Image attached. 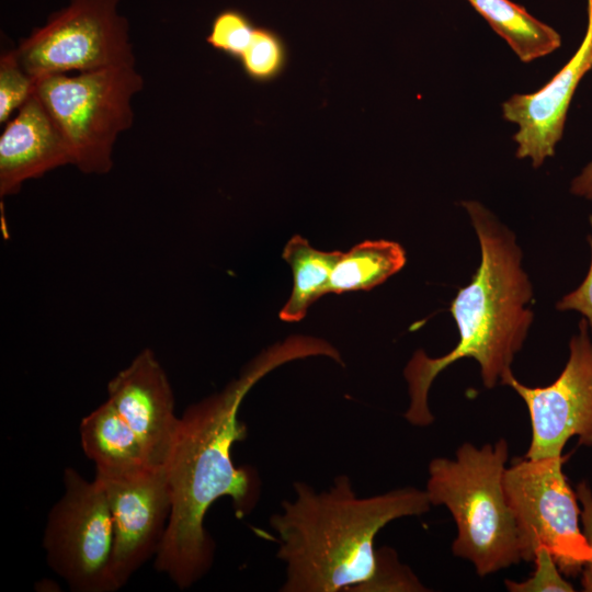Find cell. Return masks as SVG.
Returning <instances> with one entry per match:
<instances>
[{"mask_svg": "<svg viewBox=\"0 0 592 592\" xmlns=\"http://www.w3.org/2000/svg\"><path fill=\"white\" fill-rule=\"evenodd\" d=\"M339 351L323 339L291 335L252 358L219 392L186 408L179 420L164 467L171 513L155 567L180 589L192 587L210 569L215 544L204 527L209 506L229 497L236 514L250 513L260 499V478L250 466L237 467L231 452L247 436L239 408L251 388L278 366L311 356L337 358Z\"/></svg>", "mask_w": 592, "mask_h": 592, "instance_id": "obj_1", "label": "cell"}, {"mask_svg": "<svg viewBox=\"0 0 592 592\" xmlns=\"http://www.w3.org/2000/svg\"><path fill=\"white\" fill-rule=\"evenodd\" d=\"M293 487L295 498L270 517L286 570L282 592H354L375 572L378 532L432 505L425 490L412 487L361 498L348 475L322 491L304 481Z\"/></svg>", "mask_w": 592, "mask_h": 592, "instance_id": "obj_2", "label": "cell"}, {"mask_svg": "<svg viewBox=\"0 0 592 592\" xmlns=\"http://www.w3.org/2000/svg\"><path fill=\"white\" fill-rule=\"evenodd\" d=\"M481 248V262L471 282L458 291L451 314L459 331L456 346L441 357L414 352L403 375L410 402L406 420L417 426L434 421L428 395L434 378L452 363L470 357L480 366L483 385H504L511 363L521 350L533 312L525 308L532 287L521 267V251L514 236L477 202H464Z\"/></svg>", "mask_w": 592, "mask_h": 592, "instance_id": "obj_3", "label": "cell"}, {"mask_svg": "<svg viewBox=\"0 0 592 592\" xmlns=\"http://www.w3.org/2000/svg\"><path fill=\"white\" fill-rule=\"evenodd\" d=\"M508 456L504 439L482 447L464 443L455 459L436 457L428 468L431 504L445 505L457 526L453 553L470 561L481 577L522 560L503 488Z\"/></svg>", "mask_w": 592, "mask_h": 592, "instance_id": "obj_4", "label": "cell"}, {"mask_svg": "<svg viewBox=\"0 0 592 592\" xmlns=\"http://www.w3.org/2000/svg\"><path fill=\"white\" fill-rule=\"evenodd\" d=\"M145 81L136 65L36 79L34 93L60 132L71 166L86 174L113 168L118 136L134 122L132 101Z\"/></svg>", "mask_w": 592, "mask_h": 592, "instance_id": "obj_5", "label": "cell"}, {"mask_svg": "<svg viewBox=\"0 0 592 592\" xmlns=\"http://www.w3.org/2000/svg\"><path fill=\"white\" fill-rule=\"evenodd\" d=\"M562 455L522 458L505 468L503 488L515 523L522 560L548 549L561 573L576 577L592 559L579 525L577 496L562 471Z\"/></svg>", "mask_w": 592, "mask_h": 592, "instance_id": "obj_6", "label": "cell"}, {"mask_svg": "<svg viewBox=\"0 0 592 592\" xmlns=\"http://www.w3.org/2000/svg\"><path fill=\"white\" fill-rule=\"evenodd\" d=\"M122 0H69L20 41L14 53L35 80L136 65Z\"/></svg>", "mask_w": 592, "mask_h": 592, "instance_id": "obj_7", "label": "cell"}, {"mask_svg": "<svg viewBox=\"0 0 592 592\" xmlns=\"http://www.w3.org/2000/svg\"><path fill=\"white\" fill-rule=\"evenodd\" d=\"M64 493L43 537L49 567L76 592H113L110 562L113 521L103 486L76 469L64 473Z\"/></svg>", "mask_w": 592, "mask_h": 592, "instance_id": "obj_8", "label": "cell"}, {"mask_svg": "<svg viewBox=\"0 0 592 592\" xmlns=\"http://www.w3.org/2000/svg\"><path fill=\"white\" fill-rule=\"evenodd\" d=\"M570 341L569 360L558 378L546 387H527L511 374V386L525 401L532 426L526 458L560 456L568 440L592 446V343L588 321L579 323Z\"/></svg>", "mask_w": 592, "mask_h": 592, "instance_id": "obj_9", "label": "cell"}, {"mask_svg": "<svg viewBox=\"0 0 592 592\" xmlns=\"http://www.w3.org/2000/svg\"><path fill=\"white\" fill-rule=\"evenodd\" d=\"M95 479L103 486L113 521L110 573L114 591L156 556L171 513L164 469L124 480Z\"/></svg>", "mask_w": 592, "mask_h": 592, "instance_id": "obj_10", "label": "cell"}, {"mask_svg": "<svg viewBox=\"0 0 592 592\" xmlns=\"http://www.w3.org/2000/svg\"><path fill=\"white\" fill-rule=\"evenodd\" d=\"M107 399L139 439L151 465L163 469L180 418L167 374L151 350L140 351L109 382Z\"/></svg>", "mask_w": 592, "mask_h": 592, "instance_id": "obj_11", "label": "cell"}, {"mask_svg": "<svg viewBox=\"0 0 592 592\" xmlns=\"http://www.w3.org/2000/svg\"><path fill=\"white\" fill-rule=\"evenodd\" d=\"M592 68V0H588V26L571 59L540 90L514 94L502 105L506 121L517 124L516 157L531 158L539 167L555 152L562 136L567 111L582 77Z\"/></svg>", "mask_w": 592, "mask_h": 592, "instance_id": "obj_12", "label": "cell"}, {"mask_svg": "<svg viewBox=\"0 0 592 592\" xmlns=\"http://www.w3.org/2000/svg\"><path fill=\"white\" fill-rule=\"evenodd\" d=\"M68 164L65 140L33 93L0 135V196L14 195L26 181Z\"/></svg>", "mask_w": 592, "mask_h": 592, "instance_id": "obj_13", "label": "cell"}, {"mask_svg": "<svg viewBox=\"0 0 592 592\" xmlns=\"http://www.w3.org/2000/svg\"><path fill=\"white\" fill-rule=\"evenodd\" d=\"M84 454L95 464L96 478L124 480L155 468L130 426L107 399L80 423Z\"/></svg>", "mask_w": 592, "mask_h": 592, "instance_id": "obj_14", "label": "cell"}, {"mask_svg": "<svg viewBox=\"0 0 592 592\" xmlns=\"http://www.w3.org/2000/svg\"><path fill=\"white\" fill-rule=\"evenodd\" d=\"M342 251H322L310 246L299 235L285 244L282 257L293 272V288L289 298L280 310L285 322L303 320L310 305L330 293L331 273Z\"/></svg>", "mask_w": 592, "mask_h": 592, "instance_id": "obj_15", "label": "cell"}, {"mask_svg": "<svg viewBox=\"0 0 592 592\" xmlns=\"http://www.w3.org/2000/svg\"><path fill=\"white\" fill-rule=\"evenodd\" d=\"M468 1L524 62L546 56L561 45V37L553 27L510 0Z\"/></svg>", "mask_w": 592, "mask_h": 592, "instance_id": "obj_16", "label": "cell"}, {"mask_svg": "<svg viewBox=\"0 0 592 592\" xmlns=\"http://www.w3.org/2000/svg\"><path fill=\"white\" fill-rule=\"evenodd\" d=\"M405 264L406 251L398 242L365 240L342 252L331 273L330 293L372 289Z\"/></svg>", "mask_w": 592, "mask_h": 592, "instance_id": "obj_17", "label": "cell"}, {"mask_svg": "<svg viewBox=\"0 0 592 592\" xmlns=\"http://www.w3.org/2000/svg\"><path fill=\"white\" fill-rule=\"evenodd\" d=\"M244 73L257 82L278 77L287 62V48L273 30L255 27L251 43L239 59Z\"/></svg>", "mask_w": 592, "mask_h": 592, "instance_id": "obj_18", "label": "cell"}, {"mask_svg": "<svg viewBox=\"0 0 592 592\" xmlns=\"http://www.w3.org/2000/svg\"><path fill=\"white\" fill-rule=\"evenodd\" d=\"M36 80L21 66L14 49L0 57V123H7L11 115L31 98Z\"/></svg>", "mask_w": 592, "mask_h": 592, "instance_id": "obj_19", "label": "cell"}, {"mask_svg": "<svg viewBox=\"0 0 592 592\" xmlns=\"http://www.w3.org/2000/svg\"><path fill=\"white\" fill-rule=\"evenodd\" d=\"M255 27L242 12L225 10L214 19L206 42L213 48L239 60L251 43Z\"/></svg>", "mask_w": 592, "mask_h": 592, "instance_id": "obj_20", "label": "cell"}, {"mask_svg": "<svg viewBox=\"0 0 592 592\" xmlns=\"http://www.w3.org/2000/svg\"><path fill=\"white\" fill-rule=\"evenodd\" d=\"M413 572L400 563L395 550L383 547L376 550V569L372 578L354 592L425 591Z\"/></svg>", "mask_w": 592, "mask_h": 592, "instance_id": "obj_21", "label": "cell"}, {"mask_svg": "<svg viewBox=\"0 0 592 592\" xmlns=\"http://www.w3.org/2000/svg\"><path fill=\"white\" fill-rule=\"evenodd\" d=\"M535 571L522 582L505 580V587L512 592H572V584L561 576L553 556L545 547H539L534 556Z\"/></svg>", "mask_w": 592, "mask_h": 592, "instance_id": "obj_22", "label": "cell"}, {"mask_svg": "<svg viewBox=\"0 0 592 592\" xmlns=\"http://www.w3.org/2000/svg\"><path fill=\"white\" fill-rule=\"evenodd\" d=\"M577 499L581 503V522L583 534L592 548V491L585 481L577 486ZM582 588L587 592H592V559L582 569Z\"/></svg>", "mask_w": 592, "mask_h": 592, "instance_id": "obj_23", "label": "cell"}, {"mask_svg": "<svg viewBox=\"0 0 592 592\" xmlns=\"http://www.w3.org/2000/svg\"><path fill=\"white\" fill-rule=\"evenodd\" d=\"M592 226V216L590 217ZM592 248V238H588ZM560 310L574 309L584 315L592 330V261L583 283L572 293L566 295L558 304Z\"/></svg>", "mask_w": 592, "mask_h": 592, "instance_id": "obj_24", "label": "cell"}, {"mask_svg": "<svg viewBox=\"0 0 592 592\" xmlns=\"http://www.w3.org/2000/svg\"><path fill=\"white\" fill-rule=\"evenodd\" d=\"M571 191L577 195L592 200V162L573 180Z\"/></svg>", "mask_w": 592, "mask_h": 592, "instance_id": "obj_25", "label": "cell"}]
</instances>
